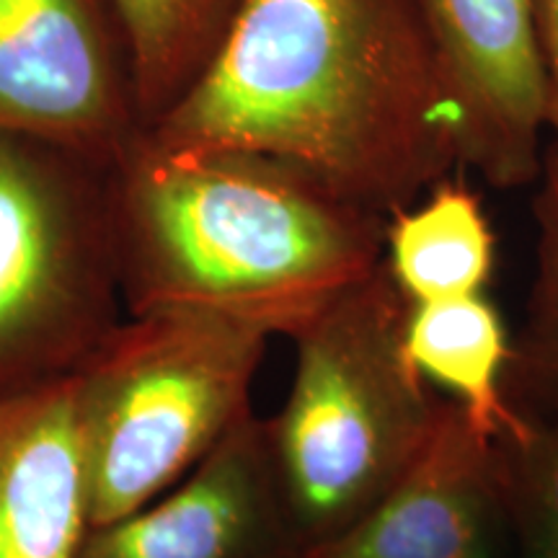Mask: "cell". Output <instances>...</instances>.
<instances>
[{"label": "cell", "instance_id": "obj_8", "mask_svg": "<svg viewBox=\"0 0 558 558\" xmlns=\"http://www.w3.org/2000/svg\"><path fill=\"white\" fill-rule=\"evenodd\" d=\"M271 448L251 411L190 476L128 518L94 527L75 558H311Z\"/></svg>", "mask_w": 558, "mask_h": 558}, {"label": "cell", "instance_id": "obj_13", "mask_svg": "<svg viewBox=\"0 0 558 558\" xmlns=\"http://www.w3.org/2000/svg\"><path fill=\"white\" fill-rule=\"evenodd\" d=\"M128 52L143 130L192 86L239 0H101Z\"/></svg>", "mask_w": 558, "mask_h": 558}, {"label": "cell", "instance_id": "obj_3", "mask_svg": "<svg viewBox=\"0 0 558 558\" xmlns=\"http://www.w3.org/2000/svg\"><path fill=\"white\" fill-rule=\"evenodd\" d=\"M407 313L409 300L380 262L292 337L295 375L269 432L311 548L365 518L435 429L442 399L407 357Z\"/></svg>", "mask_w": 558, "mask_h": 558}, {"label": "cell", "instance_id": "obj_7", "mask_svg": "<svg viewBox=\"0 0 558 558\" xmlns=\"http://www.w3.org/2000/svg\"><path fill=\"white\" fill-rule=\"evenodd\" d=\"M458 114L460 166L499 190L533 184L548 94L533 0H414Z\"/></svg>", "mask_w": 558, "mask_h": 558}, {"label": "cell", "instance_id": "obj_14", "mask_svg": "<svg viewBox=\"0 0 558 558\" xmlns=\"http://www.w3.org/2000/svg\"><path fill=\"white\" fill-rule=\"evenodd\" d=\"M535 184V271L505 396L520 418L558 422V140L543 150Z\"/></svg>", "mask_w": 558, "mask_h": 558}, {"label": "cell", "instance_id": "obj_12", "mask_svg": "<svg viewBox=\"0 0 558 558\" xmlns=\"http://www.w3.org/2000/svg\"><path fill=\"white\" fill-rule=\"evenodd\" d=\"M403 349L416 373L450 390L481 429L499 437L520 422L505 396L512 341L484 295L409 305Z\"/></svg>", "mask_w": 558, "mask_h": 558}, {"label": "cell", "instance_id": "obj_5", "mask_svg": "<svg viewBox=\"0 0 558 558\" xmlns=\"http://www.w3.org/2000/svg\"><path fill=\"white\" fill-rule=\"evenodd\" d=\"M111 169L0 132V399L70 378L128 316Z\"/></svg>", "mask_w": 558, "mask_h": 558}, {"label": "cell", "instance_id": "obj_2", "mask_svg": "<svg viewBox=\"0 0 558 558\" xmlns=\"http://www.w3.org/2000/svg\"><path fill=\"white\" fill-rule=\"evenodd\" d=\"M128 316L207 313L295 337L386 254L383 215L282 160L140 135L111 169Z\"/></svg>", "mask_w": 558, "mask_h": 558}, {"label": "cell", "instance_id": "obj_4", "mask_svg": "<svg viewBox=\"0 0 558 558\" xmlns=\"http://www.w3.org/2000/svg\"><path fill=\"white\" fill-rule=\"evenodd\" d=\"M269 337L207 313L124 316L73 373L90 530L186 478L248 416Z\"/></svg>", "mask_w": 558, "mask_h": 558}, {"label": "cell", "instance_id": "obj_11", "mask_svg": "<svg viewBox=\"0 0 558 558\" xmlns=\"http://www.w3.org/2000/svg\"><path fill=\"white\" fill-rule=\"evenodd\" d=\"M497 239L478 194L442 179L416 207L386 226V262L409 305L481 295L494 271Z\"/></svg>", "mask_w": 558, "mask_h": 558}, {"label": "cell", "instance_id": "obj_1", "mask_svg": "<svg viewBox=\"0 0 558 558\" xmlns=\"http://www.w3.org/2000/svg\"><path fill=\"white\" fill-rule=\"evenodd\" d=\"M143 132L282 160L378 215L460 166L458 114L414 0H239L192 86Z\"/></svg>", "mask_w": 558, "mask_h": 558}, {"label": "cell", "instance_id": "obj_15", "mask_svg": "<svg viewBox=\"0 0 558 558\" xmlns=\"http://www.w3.org/2000/svg\"><path fill=\"white\" fill-rule=\"evenodd\" d=\"M499 442L509 471L512 556L558 558V422L520 418Z\"/></svg>", "mask_w": 558, "mask_h": 558}, {"label": "cell", "instance_id": "obj_16", "mask_svg": "<svg viewBox=\"0 0 558 558\" xmlns=\"http://www.w3.org/2000/svg\"><path fill=\"white\" fill-rule=\"evenodd\" d=\"M535 24H538V41L543 73H546L548 94V130L558 140V0H533Z\"/></svg>", "mask_w": 558, "mask_h": 558}, {"label": "cell", "instance_id": "obj_6", "mask_svg": "<svg viewBox=\"0 0 558 558\" xmlns=\"http://www.w3.org/2000/svg\"><path fill=\"white\" fill-rule=\"evenodd\" d=\"M0 132L107 163L143 135L128 52L101 0H0Z\"/></svg>", "mask_w": 558, "mask_h": 558}, {"label": "cell", "instance_id": "obj_10", "mask_svg": "<svg viewBox=\"0 0 558 558\" xmlns=\"http://www.w3.org/2000/svg\"><path fill=\"white\" fill-rule=\"evenodd\" d=\"M88 533L73 375L0 399V558H75Z\"/></svg>", "mask_w": 558, "mask_h": 558}, {"label": "cell", "instance_id": "obj_9", "mask_svg": "<svg viewBox=\"0 0 558 558\" xmlns=\"http://www.w3.org/2000/svg\"><path fill=\"white\" fill-rule=\"evenodd\" d=\"M509 471L499 437L442 399L435 429L407 473L365 518L311 558H507Z\"/></svg>", "mask_w": 558, "mask_h": 558}]
</instances>
